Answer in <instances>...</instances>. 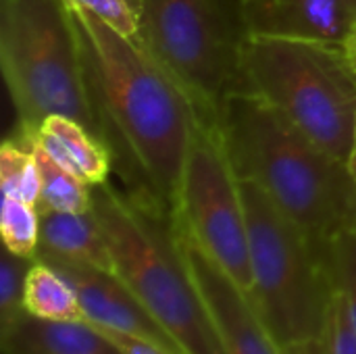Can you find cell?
<instances>
[{"label": "cell", "mask_w": 356, "mask_h": 354, "mask_svg": "<svg viewBox=\"0 0 356 354\" xmlns=\"http://www.w3.org/2000/svg\"><path fill=\"white\" fill-rule=\"evenodd\" d=\"M188 234L248 294L252 292L248 225L240 179L219 127L198 119L192 131L179 211L173 215Z\"/></svg>", "instance_id": "ba28073f"}, {"label": "cell", "mask_w": 356, "mask_h": 354, "mask_svg": "<svg viewBox=\"0 0 356 354\" xmlns=\"http://www.w3.org/2000/svg\"><path fill=\"white\" fill-rule=\"evenodd\" d=\"M119 351L121 354H175L159 344H152L148 340H142V338H134V336H125V334H119V332H113V330H104V328H98Z\"/></svg>", "instance_id": "603a6c76"}, {"label": "cell", "mask_w": 356, "mask_h": 354, "mask_svg": "<svg viewBox=\"0 0 356 354\" xmlns=\"http://www.w3.org/2000/svg\"><path fill=\"white\" fill-rule=\"evenodd\" d=\"M2 354H121L90 321H46L23 313L0 336Z\"/></svg>", "instance_id": "5bb4252c"}, {"label": "cell", "mask_w": 356, "mask_h": 354, "mask_svg": "<svg viewBox=\"0 0 356 354\" xmlns=\"http://www.w3.org/2000/svg\"><path fill=\"white\" fill-rule=\"evenodd\" d=\"M342 48H344V54H346L348 63L353 65V69L356 71V23H355V27L350 29V33H348L346 42L342 44Z\"/></svg>", "instance_id": "cb8c5ba5"}, {"label": "cell", "mask_w": 356, "mask_h": 354, "mask_svg": "<svg viewBox=\"0 0 356 354\" xmlns=\"http://www.w3.org/2000/svg\"><path fill=\"white\" fill-rule=\"evenodd\" d=\"M252 300L284 354L323 348L332 284L323 250L254 182L240 179Z\"/></svg>", "instance_id": "277c9868"}, {"label": "cell", "mask_w": 356, "mask_h": 354, "mask_svg": "<svg viewBox=\"0 0 356 354\" xmlns=\"http://www.w3.org/2000/svg\"><path fill=\"white\" fill-rule=\"evenodd\" d=\"M88 86L102 142L129 194L171 215L179 211L184 165L198 113L150 50L73 4Z\"/></svg>", "instance_id": "6da1fadb"}, {"label": "cell", "mask_w": 356, "mask_h": 354, "mask_svg": "<svg viewBox=\"0 0 356 354\" xmlns=\"http://www.w3.org/2000/svg\"><path fill=\"white\" fill-rule=\"evenodd\" d=\"M138 40L181 86L200 121L219 127L229 94L246 90L240 38L213 0H142Z\"/></svg>", "instance_id": "52a82bcc"}, {"label": "cell", "mask_w": 356, "mask_h": 354, "mask_svg": "<svg viewBox=\"0 0 356 354\" xmlns=\"http://www.w3.org/2000/svg\"><path fill=\"white\" fill-rule=\"evenodd\" d=\"M19 140L35 142L88 186L104 184L113 167L111 148L79 121L65 115H50L40 127H19Z\"/></svg>", "instance_id": "7c38bea8"}, {"label": "cell", "mask_w": 356, "mask_h": 354, "mask_svg": "<svg viewBox=\"0 0 356 354\" xmlns=\"http://www.w3.org/2000/svg\"><path fill=\"white\" fill-rule=\"evenodd\" d=\"M92 213L113 259V273L134 292L184 354H225L179 246L171 213L92 186Z\"/></svg>", "instance_id": "3957f363"}, {"label": "cell", "mask_w": 356, "mask_h": 354, "mask_svg": "<svg viewBox=\"0 0 356 354\" xmlns=\"http://www.w3.org/2000/svg\"><path fill=\"white\" fill-rule=\"evenodd\" d=\"M240 63L246 90L271 102L334 159L348 163L356 125V71L342 46L244 33Z\"/></svg>", "instance_id": "8992f818"}, {"label": "cell", "mask_w": 356, "mask_h": 354, "mask_svg": "<svg viewBox=\"0 0 356 354\" xmlns=\"http://www.w3.org/2000/svg\"><path fill=\"white\" fill-rule=\"evenodd\" d=\"M73 4L90 10L106 25L117 29L127 38H138L140 33V17L127 4V0H71Z\"/></svg>", "instance_id": "7402d4cb"}, {"label": "cell", "mask_w": 356, "mask_h": 354, "mask_svg": "<svg viewBox=\"0 0 356 354\" xmlns=\"http://www.w3.org/2000/svg\"><path fill=\"white\" fill-rule=\"evenodd\" d=\"M23 309L46 321H86L75 288L48 263L35 259L25 277Z\"/></svg>", "instance_id": "9a60e30c"}, {"label": "cell", "mask_w": 356, "mask_h": 354, "mask_svg": "<svg viewBox=\"0 0 356 354\" xmlns=\"http://www.w3.org/2000/svg\"><path fill=\"white\" fill-rule=\"evenodd\" d=\"M35 259L113 271L108 244L92 211L40 213V248Z\"/></svg>", "instance_id": "4fadbf2b"}, {"label": "cell", "mask_w": 356, "mask_h": 354, "mask_svg": "<svg viewBox=\"0 0 356 354\" xmlns=\"http://www.w3.org/2000/svg\"><path fill=\"white\" fill-rule=\"evenodd\" d=\"M127 4L138 13V17H140V10H142V0H127Z\"/></svg>", "instance_id": "484cf974"}, {"label": "cell", "mask_w": 356, "mask_h": 354, "mask_svg": "<svg viewBox=\"0 0 356 354\" xmlns=\"http://www.w3.org/2000/svg\"><path fill=\"white\" fill-rule=\"evenodd\" d=\"M244 33L342 46L356 23V0H240Z\"/></svg>", "instance_id": "8fae6325"}, {"label": "cell", "mask_w": 356, "mask_h": 354, "mask_svg": "<svg viewBox=\"0 0 356 354\" xmlns=\"http://www.w3.org/2000/svg\"><path fill=\"white\" fill-rule=\"evenodd\" d=\"M332 288L344 298L356 328V227L338 232L323 252Z\"/></svg>", "instance_id": "d6986e66"}, {"label": "cell", "mask_w": 356, "mask_h": 354, "mask_svg": "<svg viewBox=\"0 0 356 354\" xmlns=\"http://www.w3.org/2000/svg\"><path fill=\"white\" fill-rule=\"evenodd\" d=\"M31 259L17 257L2 250L0 257V336L8 334L13 325L23 317V290L25 277L31 267Z\"/></svg>", "instance_id": "ffe728a7"}, {"label": "cell", "mask_w": 356, "mask_h": 354, "mask_svg": "<svg viewBox=\"0 0 356 354\" xmlns=\"http://www.w3.org/2000/svg\"><path fill=\"white\" fill-rule=\"evenodd\" d=\"M175 219V217H173ZM181 252L213 319L225 354H284L259 315L252 296L175 219Z\"/></svg>", "instance_id": "9c48e42d"}, {"label": "cell", "mask_w": 356, "mask_h": 354, "mask_svg": "<svg viewBox=\"0 0 356 354\" xmlns=\"http://www.w3.org/2000/svg\"><path fill=\"white\" fill-rule=\"evenodd\" d=\"M44 263L54 267L75 288L86 313V321H90L92 325L142 338L171 353L184 354L173 342V338L156 323V319L113 271L60 261Z\"/></svg>", "instance_id": "30bf717a"}, {"label": "cell", "mask_w": 356, "mask_h": 354, "mask_svg": "<svg viewBox=\"0 0 356 354\" xmlns=\"http://www.w3.org/2000/svg\"><path fill=\"white\" fill-rule=\"evenodd\" d=\"M325 354H356V328L344 298L332 288L327 323L323 336Z\"/></svg>", "instance_id": "44dd1931"}, {"label": "cell", "mask_w": 356, "mask_h": 354, "mask_svg": "<svg viewBox=\"0 0 356 354\" xmlns=\"http://www.w3.org/2000/svg\"><path fill=\"white\" fill-rule=\"evenodd\" d=\"M350 175L355 177L356 182V125H355V140H353V148H350V156H348V163H346Z\"/></svg>", "instance_id": "d4e9b609"}, {"label": "cell", "mask_w": 356, "mask_h": 354, "mask_svg": "<svg viewBox=\"0 0 356 354\" xmlns=\"http://www.w3.org/2000/svg\"><path fill=\"white\" fill-rule=\"evenodd\" d=\"M0 236L8 252L35 261L40 248V211L38 207L13 196H2Z\"/></svg>", "instance_id": "ac0fdd59"}, {"label": "cell", "mask_w": 356, "mask_h": 354, "mask_svg": "<svg viewBox=\"0 0 356 354\" xmlns=\"http://www.w3.org/2000/svg\"><path fill=\"white\" fill-rule=\"evenodd\" d=\"M0 69L19 127L65 115L102 140L69 0H0Z\"/></svg>", "instance_id": "5b68a950"}, {"label": "cell", "mask_w": 356, "mask_h": 354, "mask_svg": "<svg viewBox=\"0 0 356 354\" xmlns=\"http://www.w3.org/2000/svg\"><path fill=\"white\" fill-rule=\"evenodd\" d=\"M219 129L238 179L259 184L323 252L338 232L356 227V182L348 167L263 96L229 94Z\"/></svg>", "instance_id": "7a4b0ae2"}, {"label": "cell", "mask_w": 356, "mask_h": 354, "mask_svg": "<svg viewBox=\"0 0 356 354\" xmlns=\"http://www.w3.org/2000/svg\"><path fill=\"white\" fill-rule=\"evenodd\" d=\"M0 190L2 196H13L38 207L42 177L38 161L25 144L6 140L0 146Z\"/></svg>", "instance_id": "e0dca14e"}, {"label": "cell", "mask_w": 356, "mask_h": 354, "mask_svg": "<svg viewBox=\"0 0 356 354\" xmlns=\"http://www.w3.org/2000/svg\"><path fill=\"white\" fill-rule=\"evenodd\" d=\"M31 148L42 177L38 211H58V213H88L92 211V186L81 177L60 167L42 146L31 140H19Z\"/></svg>", "instance_id": "2e32d148"}]
</instances>
